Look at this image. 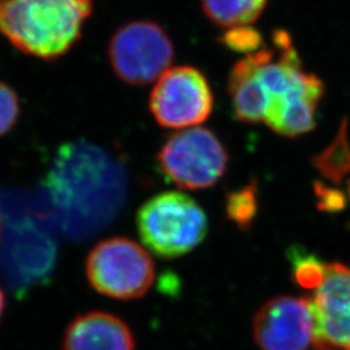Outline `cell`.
<instances>
[{"instance_id":"cell-1","label":"cell","mask_w":350,"mask_h":350,"mask_svg":"<svg viewBox=\"0 0 350 350\" xmlns=\"http://www.w3.org/2000/svg\"><path fill=\"white\" fill-rule=\"evenodd\" d=\"M42 191L53 222L70 238H91L117 218L125 205L127 175L112 154L90 142L63 144Z\"/></svg>"},{"instance_id":"cell-2","label":"cell","mask_w":350,"mask_h":350,"mask_svg":"<svg viewBox=\"0 0 350 350\" xmlns=\"http://www.w3.org/2000/svg\"><path fill=\"white\" fill-rule=\"evenodd\" d=\"M94 0H0V36L25 55L52 62L82 37Z\"/></svg>"},{"instance_id":"cell-3","label":"cell","mask_w":350,"mask_h":350,"mask_svg":"<svg viewBox=\"0 0 350 350\" xmlns=\"http://www.w3.org/2000/svg\"><path fill=\"white\" fill-rule=\"evenodd\" d=\"M139 237L160 258L172 260L199 247L208 235V217L200 204L183 192H161L137 214Z\"/></svg>"},{"instance_id":"cell-4","label":"cell","mask_w":350,"mask_h":350,"mask_svg":"<svg viewBox=\"0 0 350 350\" xmlns=\"http://www.w3.org/2000/svg\"><path fill=\"white\" fill-rule=\"evenodd\" d=\"M230 154L224 142L205 127L180 130L165 140L157 153L161 174L185 189H206L225 176Z\"/></svg>"},{"instance_id":"cell-5","label":"cell","mask_w":350,"mask_h":350,"mask_svg":"<svg viewBox=\"0 0 350 350\" xmlns=\"http://www.w3.org/2000/svg\"><path fill=\"white\" fill-rule=\"evenodd\" d=\"M156 266L150 253L124 237L99 241L88 253V283L103 296L116 300L143 297L154 280Z\"/></svg>"},{"instance_id":"cell-6","label":"cell","mask_w":350,"mask_h":350,"mask_svg":"<svg viewBox=\"0 0 350 350\" xmlns=\"http://www.w3.org/2000/svg\"><path fill=\"white\" fill-rule=\"evenodd\" d=\"M175 56L172 38L163 26L137 20L117 29L108 47L116 75L127 85L147 86L167 70Z\"/></svg>"},{"instance_id":"cell-7","label":"cell","mask_w":350,"mask_h":350,"mask_svg":"<svg viewBox=\"0 0 350 350\" xmlns=\"http://www.w3.org/2000/svg\"><path fill=\"white\" fill-rule=\"evenodd\" d=\"M214 109V95L200 69L182 65L167 69L150 95V111L163 129H189L205 122Z\"/></svg>"},{"instance_id":"cell-8","label":"cell","mask_w":350,"mask_h":350,"mask_svg":"<svg viewBox=\"0 0 350 350\" xmlns=\"http://www.w3.org/2000/svg\"><path fill=\"white\" fill-rule=\"evenodd\" d=\"M312 301L276 296L253 319V338L262 350H308L314 344Z\"/></svg>"},{"instance_id":"cell-9","label":"cell","mask_w":350,"mask_h":350,"mask_svg":"<svg viewBox=\"0 0 350 350\" xmlns=\"http://www.w3.org/2000/svg\"><path fill=\"white\" fill-rule=\"evenodd\" d=\"M63 350H135V338L121 318L91 312L78 315L68 325Z\"/></svg>"},{"instance_id":"cell-10","label":"cell","mask_w":350,"mask_h":350,"mask_svg":"<svg viewBox=\"0 0 350 350\" xmlns=\"http://www.w3.org/2000/svg\"><path fill=\"white\" fill-rule=\"evenodd\" d=\"M227 90L237 121L243 124L265 122L267 96L258 75L256 52L232 66Z\"/></svg>"},{"instance_id":"cell-11","label":"cell","mask_w":350,"mask_h":350,"mask_svg":"<svg viewBox=\"0 0 350 350\" xmlns=\"http://www.w3.org/2000/svg\"><path fill=\"white\" fill-rule=\"evenodd\" d=\"M267 0H201L205 16L219 27L248 26L266 10Z\"/></svg>"},{"instance_id":"cell-12","label":"cell","mask_w":350,"mask_h":350,"mask_svg":"<svg viewBox=\"0 0 350 350\" xmlns=\"http://www.w3.org/2000/svg\"><path fill=\"white\" fill-rule=\"evenodd\" d=\"M314 167L334 185H338L350 173V146L347 122H344L335 140L313 159Z\"/></svg>"},{"instance_id":"cell-13","label":"cell","mask_w":350,"mask_h":350,"mask_svg":"<svg viewBox=\"0 0 350 350\" xmlns=\"http://www.w3.org/2000/svg\"><path fill=\"white\" fill-rule=\"evenodd\" d=\"M225 212L239 230L248 231L252 228L258 213V185L254 179L226 196Z\"/></svg>"},{"instance_id":"cell-14","label":"cell","mask_w":350,"mask_h":350,"mask_svg":"<svg viewBox=\"0 0 350 350\" xmlns=\"http://www.w3.org/2000/svg\"><path fill=\"white\" fill-rule=\"evenodd\" d=\"M287 256L293 282L304 289L315 291L319 288L325 280L327 263L322 262L315 254L299 245L291 247Z\"/></svg>"},{"instance_id":"cell-15","label":"cell","mask_w":350,"mask_h":350,"mask_svg":"<svg viewBox=\"0 0 350 350\" xmlns=\"http://www.w3.org/2000/svg\"><path fill=\"white\" fill-rule=\"evenodd\" d=\"M219 42L227 50L244 53L245 56L265 47L262 34L250 25L226 29L225 33L219 37Z\"/></svg>"},{"instance_id":"cell-16","label":"cell","mask_w":350,"mask_h":350,"mask_svg":"<svg viewBox=\"0 0 350 350\" xmlns=\"http://www.w3.org/2000/svg\"><path fill=\"white\" fill-rule=\"evenodd\" d=\"M21 113L17 92L0 81V137L5 135L16 125Z\"/></svg>"},{"instance_id":"cell-17","label":"cell","mask_w":350,"mask_h":350,"mask_svg":"<svg viewBox=\"0 0 350 350\" xmlns=\"http://www.w3.org/2000/svg\"><path fill=\"white\" fill-rule=\"evenodd\" d=\"M315 195L319 199V209L325 212H338L345 205V198L342 193L332 188L323 187L319 183L315 186Z\"/></svg>"},{"instance_id":"cell-18","label":"cell","mask_w":350,"mask_h":350,"mask_svg":"<svg viewBox=\"0 0 350 350\" xmlns=\"http://www.w3.org/2000/svg\"><path fill=\"white\" fill-rule=\"evenodd\" d=\"M4 308H5V297H4L3 289L0 288V319H1V315H3V312H4Z\"/></svg>"},{"instance_id":"cell-19","label":"cell","mask_w":350,"mask_h":350,"mask_svg":"<svg viewBox=\"0 0 350 350\" xmlns=\"http://www.w3.org/2000/svg\"><path fill=\"white\" fill-rule=\"evenodd\" d=\"M348 192H349V195H350V180H349V182H348Z\"/></svg>"}]
</instances>
